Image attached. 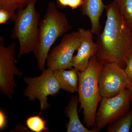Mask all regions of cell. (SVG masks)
<instances>
[{"mask_svg":"<svg viewBox=\"0 0 132 132\" xmlns=\"http://www.w3.org/2000/svg\"><path fill=\"white\" fill-rule=\"evenodd\" d=\"M24 82L27 87L24 91V95L29 100H39L40 112L49 107L47 102V96H54L59 93L61 88L60 84L50 69H45L39 76L36 77H26Z\"/></svg>","mask_w":132,"mask_h":132,"instance_id":"obj_5","label":"cell"},{"mask_svg":"<svg viewBox=\"0 0 132 132\" xmlns=\"http://www.w3.org/2000/svg\"><path fill=\"white\" fill-rule=\"evenodd\" d=\"M80 44V33L78 30L65 34L60 43L48 53L46 61L47 68L53 71L72 68L74 53Z\"/></svg>","mask_w":132,"mask_h":132,"instance_id":"obj_8","label":"cell"},{"mask_svg":"<svg viewBox=\"0 0 132 132\" xmlns=\"http://www.w3.org/2000/svg\"><path fill=\"white\" fill-rule=\"evenodd\" d=\"M79 96L73 95L65 109L66 116L69 119L66 126L67 132H98L95 128L89 129L82 125L78 116V107Z\"/></svg>","mask_w":132,"mask_h":132,"instance_id":"obj_12","label":"cell"},{"mask_svg":"<svg viewBox=\"0 0 132 132\" xmlns=\"http://www.w3.org/2000/svg\"><path fill=\"white\" fill-rule=\"evenodd\" d=\"M131 132H132V125L131 128Z\"/></svg>","mask_w":132,"mask_h":132,"instance_id":"obj_23","label":"cell"},{"mask_svg":"<svg viewBox=\"0 0 132 132\" xmlns=\"http://www.w3.org/2000/svg\"><path fill=\"white\" fill-rule=\"evenodd\" d=\"M129 89H130V90H131L132 91V83L131 86H130V87H129Z\"/></svg>","mask_w":132,"mask_h":132,"instance_id":"obj_22","label":"cell"},{"mask_svg":"<svg viewBox=\"0 0 132 132\" xmlns=\"http://www.w3.org/2000/svg\"><path fill=\"white\" fill-rule=\"evenodd\" d=\"M85 0H56V5L60 8H65L68 7L71 9L75 10L80 7Z\"/></svg>","mask_w":132,"mask_h":132,"instance_id":"obj_18","label":"cell"},{"mask_svg":"<svg viewBox=\"0 0 132 132\" xmlns=\"http://www.w3.org/2000/svg\"><path fill=\"white\" fill-rule=\"evenodd\" d=\"M7 126V119L5 113L1 110L0 111V130L5 129Z\"/></svg>","mask_w":132,"mask_h":132,"instance_id":"obj_21","label":"cell"},{"mask_svg":"<svg viewBox=\"0 0 132 132\" xmlns=\"http://www.w3.org/2000/svg\"><path fill=\"white\" fill-rule=\"evenodd\" d=\"M16 46L13 42L6 46L4 38L0 37V89L1 93L10 99L16 87L15 76L21 77L23 74L15 64Z\"/></svg>","mask_w":132,"mask_h":132,"instance_id":"obj_7","label":"cell"},{"mask_svg":"<svg viewBox=\"0 0 132 132\" xmlns=\"http://www.w3.org/2000/svg\"><path fill=\"white\" fill-rule=\"evenodd\" d=\"M106 7L102 0H85L80 7L82 14L90 19L92 26L90 30L93 34L97 35L101 32L100 19Z\"/></svg>","mask_w":132,"mask_h":132,"instance_id":"obj_11","label":"cell"},{"mask_svg":"<svg viewBox=\"0 0 132 132\" xmlns=\"http://www.w3.org/2000/svg\"><path fill=\"white\" fill-rule=\"evenodd\" d=\"M37 1L32 0L26 7L16 12L10 37L19 41V59L33 52L39 41L40 15L36 9Z\"/></svg>","mask_w":132,"mask_h":132,"instance_id":"obj_4","label":"cell"},{"mask_svg":"<svg viewBox=\"0 0 132 132\" xmlns=\"http://www.w3.org/2000/svg\"><path fill=\"white\" fill-rule=\"evenodd\" d=\"M46 121L39 115L33 116L28 117L26 121V126L32 131L48 132L46 127Z\"/></svg>","mask_w":132,"mask_h":132,"instance_id":"obj_17","label":"cell"},{"mask_svg":"<svg viewBox=\"0 0 132 132\" xmlns=\"http://www.w3.org/2000/svg\"><path fill=\"white\" fill-rule=\"evenodd\" d=\"M39 37L33 53L40 71L45 69V64L52 45L58 38L63 36L72 28L65 14L57 9L53 2L48 4L45 15L39 24Z\"/></svg>","mask_w":132,"mask_h":132,"instance_id":"obj_2","label":"cell"},{"mask_svg":"<svg viewBox=\"0 0 132 132\" xmlns=\"http://www.w3.org/2000/svg\"><path fill=\"white\" fill-rule=\"evenodd\" d=\"M103 65L96 55L91 57L85 71H78V91L79 111L83 110V122L89 129L95 128V118L98 105L102 97L98 86V76Z\"/></svg>","mask_w":132,"mask_h":132,"instance_id":"obj_3","label":"cell"},{"mask_svg":"<svg viewBox=\"0 0 132 132\" xmlns=\"http://www.w3.org/2000/svg\"><path fill=\"white\" fill-rule=\"evenodd\" d=\"M125 70L128 78L132 83V53L129 56Z\"/></svg>","mask_w":132,"mask_h":132,"instance_id":"obj_19","label":"cell"},{"mask_svg":"<svg viewBox=\"0 0 132 132\" xmlns=\"http://www.w3.org/2000/svg\"><path fill=\"white\" fill-rule=\"evenodd\" d=\"M132 31V0H113Z\"/></svg>","mask_w":132,"mask_h":132,"instance_id":"obj_16","label":"cell"},{"mask_svg":"<svg viewBox=\"0 0 132 132\" xmlns=\"http://www.w3.org/2000/svg\"><path fill=\"white\" fill-rule=\"evenodd\" d=\"M78 30L80 33L81 44L73 58L72 66L78 71H83L88 67L91 57L97 54L98 46L94 41L93 34L91 30L83 28Z\"/></svg>","mask_w":132,"mask_h":132,"instance_id":"obj_10","label":"cell"},{"mask_svg":"<svg viewBox=\"0 0 132 132\" xmlns=\"http://www.w3.org/2000/svg\"><path fill=\"white\" fill-rule=\"evenodd\" d=\"M104 29L97 35L96 56L102 64L114 63L125 69L132 53V31L113 2L106 7Z\"/></svg>","mask_w":132,"mask_h":132,"instance_id":"obj_1","label":"cell"},{"mask_svg":"<svg viewBox=\"0 0 132 132\" xmlns=\"http://www.w3.org/2000/svg\"><path fill=\"white\" fill-rule=\"evenodd\" d=\"M10 19V14L9 12L6 10L0 9V24H6Z\"/></svg>","mask_w":132,"mask_h":132,"instance_id":"obj_20","label":"cell"},{"mask_svg":"<svg viewBox=\"0 0 132 132\" xmlns=\"http://www.w3.org/2000/svg\"><path fill=\"white\" fill-rule=\"evenodd\" d=\"M131 102L132 91L129 88L114 97L102 98L95 115L98 131L130 111Z\"/></svg>","mask_w":132,"mask_h":132,"instance_id":"obj_6","label":"cell"},{"mask_svg":"<svg viewBox=\"0 0 132 132\" xmlns=\"http://www.w3.org/2000/svg\"><path fill=\"white\" fill-rule=\"evenodd\" d=\"M132 125V109L108 125V132H129Z\"/></svg>","mask_w":132,"mask_h":132,"instance_id":"obj_14","label":"cell"},{"mask_svg":"<svg viewBox=\"0 0 132 132\" xmlns=\"http://www.w3.org/2000/svg\"><path fill=\"white\" fill-rule=\"evenodd\" d=\"M100 93L103 97H112L120 94L132 84L124 69L114 63L103 65L98 76Z\"/></svg>","mask_w":132,"mask_h":132,"instance_id":"obj_9","label":"cell"},{"mask_svg":"<svg viewBox=\"0 0 132 132\" xmlns=\"http://www.w3.org/2000/svg\"><path fill=\"white\" fill-rule=\"evenodd\" d=\"M78 71L73 68L69 70L61 69L54 71L61 89L70 93L77 92L79 80Z\"/></svg>","mask_w":132,"mask_h":132,"instance_id":"obj_13","label":"cell"},{"mask_svg":"<svg viewBox=\"0 0 132 132\" xmlns=\"http://www.w3.org/2000/svg\"><path fill=\"white\" fill-rule=\"evenodd\" d=\"M32 0H0V9L6 10L10 14L12 21H14L16 11L26 7Z\"/></svg>","mask_w":132,"mask_h":132,"instance_id":"obj_15","label":"cell"}]
</instances>
